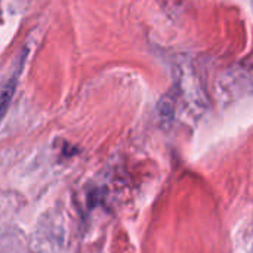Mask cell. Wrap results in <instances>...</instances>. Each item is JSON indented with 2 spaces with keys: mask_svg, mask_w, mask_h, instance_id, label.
Returning a JSON list of instances; mask_svg holds the SVG:
<instances>
[{
  "mask_svg": "<svg viewBox=\"0 0 253 253\" xmlns=\"http://www.w3.org/2000/svg\"><path fill=\"white\" fill-rule=\"evenodd\" d=\"M13 89H15V77L10 79V80L4 84L3 90L0 92V110H3V108L9 104V99L12 98Z\"/></svg>",
  "mask_w": 253,
  "mask_h": 253,
  "instance_id": "cell-1",
  "label": "cell"
}]
</instances>
